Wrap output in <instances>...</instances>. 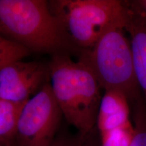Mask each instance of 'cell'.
<instances>
[{"label": "cell", "mask_w": 146, "mask_h": 146, "mask_svg": "<svg viewBox=\"0 0 146 146\" xmlns=\"http://www.w3.org/2000/svg\"><path fill=\"white\" fill-rule=\"evenodd\" d=\"M49 65L51 88L66 123L81 134L93 132L103 96L94 73L68 53L53 54Z\"/></svg>", "instance_id": "cell-1"}, {"label": "cell", "mask_w": 146, "mask_h": 146, "mask_svg": "<svg viewBox=\"0 0 146 146\" xmlns=\"http://www.w3.org/2000/svg\"><path fill=\"white\" fill-rule=\"evenodd\" d=\"M2 34V31H1V27H0V35ZM1 36V35H0Z\"/></svg>", "instance_id": "cell-17"}, {"label": "cell", "mask_w": 146, "mask_h": 146, "mask_svg": "<svg viewBox=\"0 0 146 146\" xmlns=\"http://www.w3.org/2000/svg\"><path fill=\"white\" fill-rule=\"evenodd\" d=\"M133 116L135 134L130 146H146V109L137 100Z\"/></svg>", "instance_id": "cell-13"}, {"label": "cell", "mask_w": 146, "mask_h": 146, "mask_svg": "<svg viewBox=\"0 0 146 146\" xmlns=\"http://www.w3.org/2000/svg\"><path fill=\"white\" fill-rule=\"evenodd\" d=\"M63 114L50 83L26 102L14 139L15 146H52L62 125Z\"/></svg>", "instance_id": "cell-5"}, {"label": "cell", "mask_w": 146, "mask_h": 146, "mask_svg": "<svg viewBox=\"0 0 146 146\" xmlns=\"http://www.w3.org/2000/svg\"><path fill=\"white\" fill-rule=\"evenodd\" d=\"M125 30L130 34L135 74L146 102V29L127 24Z\"/></svg>", "instance_id": "cell-8"}, {"label": "cell", "mask_w": 146, "mask_h": 146, "mask_svg": "<svg viewBox=\"0 0 146 146\" xmlns=\"http://www.w3.org/2000/svg\"><path fill=\"white\" fill-rule=\"evenodd\" d=\"M123 3L127 13V24L146 29V0L123 1Z\"/></svg>", "instance_id": "cell-12"}, {"label": "cell", "mask_w": 146, "mask_h": 146, "mask_svg": "<svg viewBox=\"0 0 146 146\" xmlns=\"http://www.w3.org/2000/svg\"><path fill=\"white\" fill-rule=\"evenodd\" d=\"M132 124L114 129L100 135V146H130L134 137Z\"/></svg>", "instance_id": "cell-11"}, {"label": "cell", "mask_w": 146, "mask_h": 146, "mask_svg": "<svg viewBox=\"0 0 146 146\" xmlns=\"http://www.w3.org/2000/svg\"><path fill=\"white\" fill-rule=\"evenodd\" d=\"M49 83V63L19 60L0 70V98L27 102Z\"/></svg>", "instance_id": "cell-6"}, {"label": "cell", "mask_w": 146, "mask_h": 146, "mask_svg": "<svg viewBox=\"0 0 146 146\" xmlns=\"http://www.w3.org/2000/svg\"><path fill=\"white\" fill-rule=\"evenodd\" d=\"M48 3L78 54L94 47L108 29L118 25L125 28L127 24L123 1L51 0Z\"/></svg>", "instance_id": "cell-3"}, {"label": "cell", "mask_w": 146, "mask_h": 146, "mask_svg": "<svg viewBox=\"0 0 146 146\" xmlns=\"http://www.w3.org/2000/svg\"><path fill=\"white\" fill-rule=\"evenodd\" d=\"M0 27L8 39L31 52H77L48 1L0 0Z\"/></svg>", "instance_id": "cell-2"}, {"label": "cell", "mask_w": 146, "mask_h": 146, "mask_svg": "<svg viewBox=\"0 0 146 146\" xmlns=\"http://www.w3.org/2000/svg\"><path fill=\"white\" fill-rule=\"evenodd\" d=\"M125 27H113L101 36L94 46L79 53L78 60L92 71L104 90L122 91L131 101L138 100L131 41Z\"/></svg>", "instance_id": "cell-4"}, {"label": "cell", "mask_w": 146, "mask_h": 146, "mask_svg": "<svg viewBox=\"0 0 146 146\" xmlns=\"http://www.w3.org/2000/svg\"><path fill=\"white\" fill-rule=\"evenodd\" d=\"M31 52L19 43L0 36V70L15 62L23 60Z\"/></svg>", "instance_id": "cell-10"}, {"label": "cell", "mask_w": 146, "mask_h": 146, "mask_svg": "<svg viewBox=\"0 0 146 146\" xmlns=\"http://www.w3.org/2000/svg\"><path fill=\"white\" fill-rule=\"evenodd\" d=\"M26 102L0 98V139L14 141L18 120Z\"/></svg>", "instance_id": "cell-9"}, {"label": "cell", "mask_w": 146, "mask_h": 146, "mask_svg": "<svg viewBox=\"0 0 146 146\" xmlns=\"http://www.w3.org/2000/svg\"><path fill=\"white\" fill-rule=\"evenodd\" d=\"M93 135H94V132L91 133L90 135H89L87 146H100V144L98 143V142L95 139V137L93 136Z\"/></svg>", "instance_id": "cell-15"}, {"label": "cell", "mask_w": 146, "mask_h": 146, "mask_svg": "<svg viewBox=\"0 0 146 146\" xmlns=\"http://www.w3.org/2000/svg\"><path fill=\"white\" fill-rule=\"evenodd\" d=\"M0 146H15L14 141L0 139Z\"/></svg>", "instance_id": "cell-16"}, {"label": "cell", "mask_w": 146, "mask_h": 146, "mask_svg": "<svg viewBox=\"0 0 146 146\" xmlns=\"http://www.w3.org/2000/svg\"><path fill=\"white\" fill-rule=\"evenodd\" d=\"M91 133L83 135L77 131L74 133L62 124L52 146H87Z\"/></svg>", "instance_id": "cell-14"}, {"label": "cell", "mask_w": 146, "mask_h": 146, "mask_svg": "<svg viewBox=\"0 0 146 146\" xmlns=\"http://www.w3.org/2000/svg\"><path fill=\"white\" fill-rule=\"evenodd\" d=\"M129 101L122 91H104L100 103L96 127L100 134L131 125Z\"/></svg>", "instance_id": "cell-7"}]
</instances>
